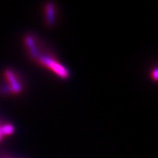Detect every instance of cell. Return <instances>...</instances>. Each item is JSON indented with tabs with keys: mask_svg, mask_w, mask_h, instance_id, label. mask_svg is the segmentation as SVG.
<instances>
[{
	"mask_svg": "<svg viewBox=\"0 0 158 158\" xmlns=\"http://www.w3.org/2000/svg\"><path fill=\"white\" fill-rule=\"evenodd\" d=\"M152 76L153 78L155 79V80L156 81L157 79V69H155V70H154V73L152 74Z\"/></svg>",
	"mask_w": 158,
	"mask_h": 158,
	"instance_id": "cell-5",
	"label": "cell"
},
{
	"mask_svg": "<svg viewBox=\"0 0 158 158\" xmlns=\"http://www.w3.org/2000/svg\"><path fill=\"white\" fill-rule=\"evenodd\" d=\"M34 58L36 59L37 62L40 63L41 64L44 65L47 68L54 71L55 73L58 75L61 78H68L69 72L68 70L51 57L48 56H43V55H39L37 54Z\"/></svg>",
	"mask_w": 158,
	"mask_h": 158,
	"instance_id": "cell-1",
	"label": "cell"
},
{
	"mask_svg": "<svg viewBox=\"0 0 158 158\" xmlns=\"http://www.w3.org/2000/svg\"><path fill=\"white\" fill-rule=\"evenodd\" d=\"M2 133H1V129H0V141H2Z\"/></svg>",
	"mask_w": 158,
	"mask_h": 158,
	"instance_id": "cell-6",
	"label": "cell"
},
{
	"mask_svg": "<svg viewBox=\"0 0 158 158\" xmlns=\"http://www.w3.org/2000/svg\"><path fill=\"white\" fill-rule=\"evenodd\" d=\"M5 77L7 80V83H8V89L9 92L13 94H19L21 92L22 87L21 85L18 80L16 76H15L14 73L13 71L7 70L5 72Z\"/></svg>",
	"mask_w": 158,
	"mask_h": 158,
	"instance_id": "cell-2",
	"label": "cell"
},
{
	"mask_svg": "<svg viewBox=\"0 0 158 158\" xmlns=\"http://www.w3.org/2000/svg\"><path fill=\"white\" fill-rule=\"evenodd\" d=\"M47 13V23H52L54 20V9L52 5H48L45 10Z\"/></svg>",
	"mask_w": 158,
	"mask_h": 158,
	"instance_id": "cell-3",
	"label": "cell"
},
{
	"mask_svg": "<svg viewBox=\"0 0 158 158\" xmlns=\"http://www.w3.org/2000/svg\"><path fill=\"white\" fill-rule=\"evenodd\" d=\"M0 129H1V133L2 135H10L11 134L13 133L14 132V127L12 124H4V125L0 127Z\"/></svg>",
	"mask_w": 158,
	"mask_h": 158,
	"instance_id": "cell-4",
	"label": "cell"
}]
</instances>
